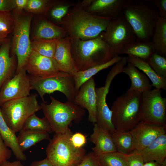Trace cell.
I'll return each instance as SVG.
<instances>
[{"mask_svg":"<svg viewBox=\"0 0 166 166\" xmlns=\"http://www.w3.org/2000/svg\"><path fill=\"white\" fill-rule=\"evenodd\" d=\"M141 94L127 90L114 101L110 110L112 122L116 130L130 131L140 121Z\"/></svg>","mask_w":166,"mask_h":166,"instance_id":"obj_5","label":"cell"},{"mask_svg":"<svg viewBox=\"0 0 166 166\" xmlns=\"http://www.w3.org/2000/svg\"><path fill=\"white\" fill-rule=\"evenodd\" d=\"M160 165L155 161H152L144 163L143 166H160Z\"/></svg>","mask_w":166,"mask_h":166,"instance_id":"obj_48","label":"cell"},{"mask_svg":"<svg viewBox=\"0 0 166 166\" xmlns=\"http://www.w3.org/2000/svg\"><path fill=\"white\" fill-rule=\"evenodd\" d=\"M89 141L94 144L92 149L97 156L101 154L117 151L110 132L96 123L94 124L93 132L90 136Z\"/></svg>","mask_w":166,"mask_h":166,"instance_id":"obj_20","label":"cell"},{"mask_svg":"<svg viewBox=\"0 0 166 166\" xmlns=\"http://www.w3.org/2000/svg\"><path fill=\"white\" fill-rule=\"evenodd\" d=\"M110 134L117 152L127 155L135 150L133 137L130 131L116 130Z\"/></svg>","mask_w":166,"mask_h":166,"instance_id":"obj_31","label":"cell"},{"mask_svg":"<svg viewBox=\"0 0 166 166\" xmlns=\"http://www.w3.org/2000/svg\"><path fill=\"white\" fill-rule=\"evenodd\" d=\"M129 0H93L86 10L94 15L111 20L123 14Z\"/></svg>","mask_w":166,"mask_h":166,"instance_id":"obj_17","label":"cell"},{"mask_svg":"<svg viewBox=\"0 0 166 166\" xmlns=\"http://www.w3.org/2000/svg\"><path fill=\"white\" fill-rule=\"evenodd\" d=\"M31 89L36 90L43 102H46L44 96L59 91L66 97L68 101L73 102L77 91L72 75L59 71L42 77L29 76Z\"/></svg>","mask_w":166,"mask_h":166,"instance_id":"obj_9","label":"cell"},{"mask_svg":"<svg viewBox=\"0 0 166 166\" xmlns=\"http://www.w3.org/2000/svg\"><path fill=\"white\" fill-rule=\"evenodd\" d=\"M38 97L37 93L32 94L10 100L0 107L5 121L15 133L22 129L25 121L30 116L41 110L37 100Z\"/></svg>","mask_w":166,"mask_h":166,"instance_id":"obj_7","label":"cell"},{"mask_svg":"<svg viewBox=\"0 0 166 166\" xmlns=\"http://www.w3.org/2000/svg\"><path fill=\"white\" fill-rule=\"evenodd\" d=\"M157 9L160 16L166 19V0H148Z\"/></svg>","mask_w":166,"mask_h":166,"instance_id":"obj_42","label":"cell"},{"mask_svg":"<svg viewBox=\"0 0 166 166\" xmlns=\"http://www.w3.org/2000/svg\"><path fill=\"white\" fill-rule=\"evenodd\" d=\"M110 20L89 13L79 1L69 10L59 25L70 37L87 40L97 37L105 31Z\"/></svg>","mask_w":166,"mask_h":166,"instance_id":"obj_1","label":"cell"},{"mask_svg":"<svg viewBox=\"0 0 166 166\" xmlns=\"http://www.w3.org/2000/svg\"><path fill=\"white\" fill-rule=\"evenodd\" d=\"M93 1V0H83L80 2L81 6L86 9L91 5Z\"/></svg>","mask_w":166,"mask_h":166,"instance_id":"obj_47","label":"cell"},{"mask_svg":"<svg viewBox=\"0 0 166 166\" xmlns=\"http://www.w3.org/2000/svg\"><path fill=\"white\" fill-rule=\"evenodd\" d=\"M57 40H33L31 42L32 50L42 56L54 58Z\"/></svg>","mask_w":166,"mask_h":166,"instance_id":"obj_32","label":"cell"},{"mask_svg":"<svg viewBox=\"0 0 166 166\" xmlns=\"http://www.w3.org/2000/svg\"><path fill=\"white\" fill-rule=\"evenodd\" d=\"M97 156L101 166H128L126 155L117 151L101 154Z\"/></svg>","mask_w":166,"mask_h":166,"instance_id":"obj_33","label":"cell"},{"mask_svg":"<svg viewBox=\"0 0 166 166\" xmlns=\"http://www.w3.org/2000/svg\"><path fill=\"white\" fill-rule=\"evenodd\" d=\"M24 68L30 76L33 77H44L60 71L54 58L42 56L33 50Z\"/></svg>","mask_w":166,"mask_h":166,"instance_id":"obj_16","label":"cell"},{"mask_svg":"<svg viewBox=\"0 0 166 166\" xmlns=\"http://www.w3.org/2000/svg\"><path fill=\"white\" fill-rule=\"evenodd\" d=\"M5 39H4V40L0 39V47L2 45V43L3 42H4V40Z\"/></svg>","mask_w":166,"mask_h":166,"instance_id":"obj_50","label":"cell"},{"mask_svg":"<svg viewBox=\"0 0 166 166\" xmlns=\"http://www.w3.org/2000/svg\"><path fill=\"white\" fill-rule=\"evenodd\" d=\"M127 60V62L141 70L148 76L152 83V86L158 89L166 90V78L158 75L147 61L131 55H128Z\"/></svg>","mask_w":166,"mask_h":166,"instance_id":"obj_26","label":"cell"},{"mask_svg":"<svg viewBox=\"0 0 166 166\" xmlns=\"http://www.w3.org/2000/svg\"><path fill=\"white\" fill-rule=\"evenodd\" d=\"M28 0H15V7L13 10V14H20L22 11L26 8Z\"/></svg>","mask_w":166,"mask_h":166,"instance_id":"obj_44","label":"cell"},{"mask_svg":"<svg viewBox=\"0 0 166 166\" xmlns=\"http://www.w3.org/2000/svg\"><path fill=\"white\" fill-rule=\"evenodd\" d=\"M73 134L69 128L65 133L55 134L49 141L46 158L54 166H76L86 154L85 148L72 144L70 138Z\"/></svg>","mask_w":166,"mask_h":166,"instance_id":"obj_6","label":"cell"},{"mask_svg":"<svg viewBox=\"0 0 166 166\" xmlns=\"http://www.w3.org/2000/svg\"><path fill=\"white\" fill-rule=\"evenodd\" d=\"M101 34L111 49L117 55L123 47L137 39L132 27L122 14L110 20Z\"/></svg>","mask_w":166,"mask_h":166,"instance_id":"obj_11","label":"cell"},{"mask_svg":"<svg viewBox=\"0 0 166 166\" xmlns=\"http://www.w3.org/2000/svg\"><path fill=\"white\" fill-rule=\"evenodd\" d=\"M11 41L7 37L0 47V89L3 84L15 75L17 67L16 56L11 55Z\"/></svg>","mask_w":166,"mask_h":166,"instance_id":"obj_18","label":"cell"},{"mask_svg":"<svg viewBox=\"0 0 166 166\" xmlns=\"http://www.w3.org/2000/svg\"><path fill=\"white\" fill-rule=\"evenodd\" d=\"M160 166H166V159H165L160 164Z\"/></svg>","mask_w":166,"mask_h":166,"instance_id":"obj_49","label":"cell"},{"mask_svg":"<svg viewBox=\"0 0 166 166\" xmlns=\"http://www.w3.org/2000/svg\"><path fill=\"white\" fill-rule=\"evenodd\" d=\"M95 86L93 77L82 85L73 101L75 105L88 111V120L94 124L97 121Z\"/></svg>","mask_w":166,"mask_h":166,"instance_id":"obj_15","label":"cell"},{"mask_svg":"<svg viewBox=\"0 0 166 166\" xmlns=\"http://www.w3.org/2000/svg\"><path fill=\"white\" fill-rule=\"evenodd\" d=\"M29 166H54L46 158L32 162Z\"/></svg>","mask_w":166,"mask_h":166,"instance_id":"obj_45","label":"cell"},{"mask_svg":"<svg viewBox=\"0 0 166 166\" xmlns=\"http://www.w3.org/2000/svg\"><path fill=\"white\" fill-rule=\"evenodd\" d=\"M144 163L154 161L161 164L166 159V134L158 137L140 151Z\"/></svg>","mask_w":166,"mask_h":166,"instance_id":"obj_22","label":"cell"},{"mask_svg":"<svg viewBox=\"0 0 166 166\" xmlns=\"http://www.w3.org/2000/svg\"><path fill=\"white\" fill-rule=\"evenodd\" d=\"M22 129L43 131L48 133L53 132L47 119L45 117L42 118H40L38 117L35 113L30 116L26 119Z\"/></svg>","mask_w":166,"mask_h":166,"instance_id":"obj_34","label":"cell"},{"mask_svg":"<svg viewBox=\"0 0 166 166\" xmlns=\"http://www.w3.org/2000/svg\"><path fill=\"white\" fill-rule=\"evenodd\" d=\"M76 166H101L97 156L93 152L85 155L81 161Z\"/></svg>","mask_w":166,"mask_h":166,"instance_id":"obj_39","label":"cell"},{"mask_svg":"<svg viewBox=\"0 0 166 166\" xmlns=\"http://www.w3.org/2000/svg\"><path fill=\"white\" fill-rule=\"evenodd\" d=\"M70 38L71 54L77 71L106 63L117 56L101 34L87 40Z\"/></svg>","mask_w":166,"mask_h":166,"instance_id":"obj_2","label":"cell"},{"mask_svg":"<svg viewBox=\"0 0 166 166\" xmlns=\"http://www.w3.org/2000/svg\"><path fill=\"white\" fill-rule=\"evenodd\" d=\"M15 18L11 12L0 11V39L4 40L13 31Z\"/></svg>","mask_w":166,"mask_h":166,"instance_id":"obj_35","label":"cell"},{"mask_svg":"<svg viewBox=\"0 0 166 166\" xmlns=\"http://www.w3.org/2000/svg\"><path fill=\"white\" fill-rule=\"evenodd\" d=\"M15 7V0H0V11L10 12Z\"/></svg>","mask_w":166,"mask_h":166,"instance_id":"obj_43","label":"cell"},{"mask_svg":"<svg viewBox=\"0 0 166 166\" xmlns=\"http://www.w3.org/2000/svg\"><path fill=\"white\" fill-rule=\"evenodd\" d=\"M15 133L6 123L0 108V135L6 146L11 149L16 158L20 161H25L27 156L20 148Z\"/></svg>","mask_w":166,"mask_h":166,"instance_id":"obj_24","label":"cell"},{"mask_svg":"<svg viewBox=\"0 0 166 166\" xmlns=\"http://www.w3.org/2000/svg\"><path fill=\"white\" fill-rule=\"evenodd\" d=\"M19 132L18 141L23 152L43 140H51L49 133L44 132L22 129Z\"/></svg>","mask_w":166,"mask_h":166,"instance_id":"obj_27","label":"cell"},{"mask_svg":"<svg viewBox=\"0 0 166 166\" xmlns=\"http://www.w3.org/2000/svg\"><path fill=\"white\" fill-rule=\"evenodd\" d=\"M51 2L49 0H28L25 10L29 13L45 14Z\"/></svg>","mask_w":166,"mask_h":166,"instance_id":"obj_37","label":"cell"},{"mask_svg":"<svg viewBox=\"0 0 166 166\" xmlns=\"http://www.w3.org/2000/svg\"><path fill=\"white\" fill-rule=\"evenodd\" d=\"M50 99V104L42 102L40 105L44 117L55 134L65 133L73 121L78 123L83 118L85 114L84 109L73 102L62 103L51 96Z\"/></svg>","mask_w":166,"mask_h":166,"instance_id":"obj_4","label":"cell"},{"mask_svg":"<svg viewBox=\"0 0 166 166\" xmlns=\"http://www.w3.org/2000/svg\"><path fill=\"white\" fill-rule=\"evenodd\" d=\"M54 59L60 71L72 75L77 72L71 54L70 38L69 36L57 40Z\"/></svg>","mask_w":166,"mask_h":166,"instance_id":"obj_19","label":"cell"},{"mask_svg":"<svg viewBox=\"0 0 166 166\" xmlns=\"http://www.w3.org/2000/svg\"><path fill=\"white\" fill-rule=\"evenodd\" d=\"M15 23L11 42V55L16 56L17 67L15 74L24 67L31 52L30 34L32 16L31 14H13Z\"/></svg>","mask_w":166,"mask_h":166,"instance_id":"obj_8","label":"cell"},{"mask_svg":"<svg viewBox=\"0 0 166 166\" xmlns=\"http://www.w3.org/2000/svg\"><path fill=\"white\" fill-rule=\"evenodd\" d=\"M147 62L159 76L166 78V58L156 52H154Z\"/></svg>","mask_w":166,"mask_h":166,"instance_id":"obj_36","label":"cell"},{"mask_svg":"<svg viewBox=\"0 0 166 166\" xmlns=\"http://www.w3.org/2000/svg\"><path fill=\"white\" fill-rule=\"evenodd\" d=\"M154 52L150 41H145L137 39L124 46L119 55L125 54L131 55L147 62Z\"/></svg>","mask_w":166,"mask_h":166,"instance_id":"obj_25","label":"cell"},{"mask_svg":"<svg viewBox=\"0 0 166 166\" xmlns=\"http://www.w3.org/2000/svg\"><path fill=\"white\" fill-rule=\"evenodd\" d=\"M31 90L30 77L24 67L2 85L0 89V107L10 100L30 95Z\"/></svg>","mask_w":166,"mask_h":166,"instance_id":"obj_12","label":"cell"},{"mask_svg":"<svg viewBox=\"0 0 166 166\" xmlns=\"http://www.w3.org/2000/svg\"><path fill=\"white\" fill-rule=\"evenodd\" d=\"M123 70V73L129 76L131 81V86L127 90L143 93L151 90L152 86L149 79L131 63L127 62Z\"/></svg>","mask_w":166,"mask_h":166,"instance_id":"obj_23","label":"cell"},{"mask_svg":"<svg viewBox=\"0 0 166 166\" xmlns=\"http://www.w3.org/2000/svg\"><path fill=\"white\" fill-rule=\"evenodd\" d=\"M118 74L115 70L111 69L105 80V86L95 89L96 97V123L110 133L115 131L112 122V112L106 101V97L113 78Z\"/></svg>","mask_w":166,"mask_h":166,"instance_id":"obj_13","label":"cell"},{"mask_svg":"<svg viewBox=\"0 0 166 166\" xmlns=\"http://www.w3.org/2000/svg\"><path fill=\"white\" fill-rule=\"evenodd\" d=\"M73 2L67 0L51 1L45 14L52 21L59 25L69 10L74 5Z\"/></svg>","mask_w":166,"mask_h":166,"instance_id":"obj_30","label":"cell"},{"mask_svg":"<svg viewBox=\"0 0 166 166\" xmlns=\"http://www.w3.org/2000/svg\"><path fill=\"white\" fill-rule=\"evenodd\" d=\"M68 36L61 27L45 18L40 19L35 26L33 35V40H54Z\"/></svg>","mask_w":166,"mask_h":166,"instance_id":"obj_21","label":"cell"},{"mask_svg":"<svg viewBox=\"0 0 166 166\" xmlns=\"http://www.w3.org/2000/svg\"><path fill=\"white\" fill-rule=\"evenodd\" d=\"M166 126L139 122L130 131L135 149L141 151L158 137L166 133Z\"/></svg>","mask_w":166,"mask_h":166,"instance_id":"obj_14","label":"cell"},{"mask_svg":"<svg viewBox=\"0 0 166 166\" xmlns=\"http://www.w3.org/2000/svg\"><path fill=\"white\" fill-rule=\"evenodd\" d=\"M128 166H143L144 162L140 151L134 150L126 155Z\"/></svg>","mask_w":166,"mask_h":166,"instance_id":"obj_38","label":"cell"},{"mask_svg":"<svg viewBox=\"0 0 166 166\" xmlns=\"http://www.w3.org/2000/svg\"><path fill=\"white\" fill-rule=\"evenodd\" d=\"M70 140L75 147L80 148H82L86 143V137L81 132H77L72 135Z\"/></svg>","mask_w":166,"mask_h":166,"instance_id":"obj_41","label":"cell"},{"mask_svg":"<svg viewBox=\"0 0 166 166\" xmlns=\"http://www.w3.org/2000/svg\"><path fill=\"white\" fill-rule=\"evenodd\" d=\"M151 39L155 52L166 57V19L159 17Z\"/></svg>","mask_w":166,"mask_h":166,"instance_id":"obj_28","label":"cell"},{"mask_svg":"<svg viewBox=\"0 0 166 166\" xmlns=\"http://www.w3.org/2000/svg\"><path fill=\"white\" fill-rule=\"evenodd\" d=\"M162 90L156 88L142 93L140 121L166 126V98Z\"/></svg>","mask_w":166,"mask_h":166,"instance_id":"obj_10","label":"cell"},{"mask_svg":"<svg viewBox=\"0 0 166 166\" xmlns=\"http://www.w3.org/2000/svg\"><path fill=\"white\" fill-rule=\"evenodd\" d=\"M122 57L117 55L107 62L89 68L86 70L77 71L72 75L77 92L84 83L100 71L115 65L121 60Z\"/></svg>","mask_w":166,"mask_h":166,"instance_id":"obj_29","label":"cell"},{"mask_svg":"<svg viewBox=\"0 0 166 166\" xmlns=\"http://www.w3.org/2000/svg\"><path fill=\"white\" fill-rule=\"evenodd\" d=\"M138 39L150 41L160 17L156 7L148 0H129L123 12Z\"/></svg>","mask_w":166,"mask_h":166,"instance_id":"obj_3","label":"cell"},{"mask_svg":"<svg viewBox=\"0 0 166 166\" xmlns=\"http://www.w3.org/2000/svg\"><path fill=\"white\" fill-rule=\"evenodd\" d=\"M0 166H24L19 160L13 162H10L8 160L6 161Z\"/></svg>","mask_w":166,"mask_h":166,"instance_id":"obj_46","label":"cell"},{"mask_svg":"<svg viewBox=\"0 0 166 166\" xmlns=\"http://www.w3.org/2000/svg\"><path fill=\"white\" fill-rule=\"evenodd\" d=\"M12 152L11 150L6 146L0 135V166L11 157Z\"/></svg>","mask_w":166,"mask_h":166,"instance_id":"obj_40","label":"cell"}]
</instances>
